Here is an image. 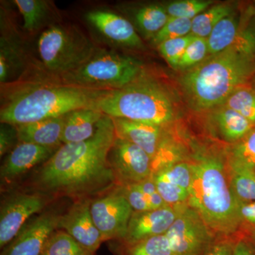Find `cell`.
<instances>
[{
    "label": "cell",
    "instance_id": "1",
    "mask_svg": "<svg viewBox=\"0 0 255 255\" xmlns=\"http://www.w3.org/2000/svg\"><path fill=\"white\" fill-rule=\"evenodd\" d=\"M116 137L113 119L105 114L91 138L63 144L47 161L38 174L40 187L53 194L76 195L112 184L115 177L109 154Z\"/></svg>",
    "mask_w": 255,
    "mask_h": 255
},
{
    "label": "cell",
    "instance_id": "2",
    "mask_svg": "<svg viewBox=\"0 0 255 255\" xmlns=\"http://www.w3.org/2000/svg\"><path fill=\"white\" fill-rule=\"evenodd\" d=\"M255 77V33L244 31L231 48L188 69L180 84L192 107L206 110L224 103L235 92L251 85Z\"/></svg>",
    "mask_w": 255,
    "mask_h": 255
},
{
    "label": "cell",
    "instance_id": "3",
    "mask_svg": "<svg viewBox=\"0 0 255 255\" xmlns=\"http://www.w3.org/2000/svg\"><path fill=\"white\" fill-rule=\"evenodd\" d=\"M188 162L192 172L188 205L214 234L228 236L236 232L242 223L241 202L231 187L228 165L219 157L207 155Z\"/></svg>",
    "mask_w": 255,
    "mask_h": 255
},
{
    "label": "cell",
    "instance_id": "4",
    "mask_svg": "<svg viewBox=\"0 0 255 255\" xmlns=\"http://www.w3.org/2000/svg\"><path fill=\"white\" fill-rule=\"evenodd\" d=\"M110 91L64 84L31 86L18 92L1 108L0 120L18 126L64 117L80 109L98 110L99 101Z\"/></svg>",
    "mask_w": 255,
    "mask_h": 255
},
{
    "label": "cell",
    "instance_id": "5",
    "mask_svg": "<svg viewBox=\"0 0 255 255\" xmlns=\"http://www.w3.org/2000/svg\"><path fill=\"white\" fill-rule=\"evenodd\" d=\"M98 110L112 118L161 127L168 125L176 117L175 107L168 92L158 82L144 77L106 94L99 101Z\"/></svg>",
    "mask_w": 255,
    "mask_h": 255
},
{
    "label": "cell",
    "instance_id": "6",
    "mask_svg": "<svg viewBox=\"0 0 255 255\" xmlns=\"http://www.w3.org/2000/svg\"><path fill=\"white\" fill-rule=\"evenodd\" d=\"M142 66L132 57L97 48L81 67L60 78L64 85L92 90H118L140 77Z\"/></svg>",
    "mask_w": 255,
    "mask_h": 255
},
{
    "label": "cell",
    "instance_id": "7",
    "mask_svg": "<svg viewBox=\"0 0 255 255\" xmlns=\"http://www.w3.org/2000/svg\"><path fill=\"white\" fill-rule=\"evenodd\" d=\"M97 49L91 40L73 25L50 26L42 32L38 41L42 63L59 77L81 67Z\"/></svg>",
    "mask_w": 255,
    "mask_h": 255
},
{
    "label": "cell",
    "instance_id": "8",
    "mask_svg": "<svg viewBox=\"0 0 255 255\" xmlns=\"http://www.w3.org/2000/svg\"><path fill=\"white\" fill-rule=\"evenodd\" d=\"M165 235L174 255H202L211 246L214 234L195 210L186 204Z\"/></svg>",
    "mask_w": 255,
    "mask_h": 255
},
{
    "label": "cell",
    "instance_id": "9",
    "mask_svg": "<svg viewBox=\"0 0 255 255\" xmlns=\"http://www.w3.org/2000/svg\"><path fill=\"white\" fill-rule=\"evenodd\" d=\"M90 211L104 241L124 239L134 211L119 189L91 201Z\"/></svg>",
    "mask_w": 255,
    "mask_h": 255
},
{
    "label": "cell",
    "instance_id": "10",
    "mask_svg": "<svg viewBox=\"0 0 255 255\" xmlns=\"http://www.w3.org/2000/svg\"><path fill=\"white\" fill-rule=\"evenodd\" d=\"M109 162L115 180L122 186L136 184L152 177V161L138 146L116 137L110 154Z\"/></svg>",
    "mask_w": 255,
    "mask_h": 255
},
{
    "label": "cell",
    "instance_id": "11",
    "mask_svg": "<svg viewBox=\"0 0 255 255\" xmlns=\"http://www.w3.org/2000/svg\"><path fill=\"white\" fill-rule=\"evenodd\" d=\"M46 199L38 194H20L9 198L0 212V247L7 246L31 216L46 206Z\"/></svg>",
    "mask_w": 255,
    "mask_h": 255
},
{
    "label": "cell",
    "instance_id": "12",
    "mask_svg": "<svg viewBox=\"0 0 255 255\" xmlns=\"http://www.w3.org/2000/svg\"><path fill=\"white\" fill-rule=\"evenodd\" d=\"M59 215L44 213L23 226L1 255H41L50 235L58 229Z\"/></svg>",
    "mask_w": 255,
    "mask_h": 255
},
{
    "label": "cell",
    "instance_id": "13",
    "mask_svg": "<svg viewBox=\"0 0 255 255\" xmlns=\"http://www.w3.org/2000/svg\"><path fill=\"white\" fill-rule=\"evenodd\" d=\"M90 206V200L74 204L65 214L60 216L58 228L68 233L85 249L95 255L105 241L92 219Z\"/></svg>",
    "mask_w": 255,
    "mask_h": 255
},
{
    "label": "cell",
    "instance_id": "14",
    "mask_svg": "<svg viewBox=\"0 0 255 255\" xmlns=\"http://www.w3.org/2000/svg\"><path fill=\"white\" fill-rule=\"evenodd\" d=\"M183 206H167L142 212L134 211L124 239L128 248L146 238L165 234L175 221Z\"/></svg>",
    "mask_w": 255,
    "mask_h": 255
},
{
    "label": "cell",
    "instance_id": "15",
    "mask_svg": "<svg viewBox=\"0 0 255 255\" xmlns=\"http://www.w3.org/2000/svg\"><path fill=\"white\" fill-rule=\"evenodd\" d=\"M86 18L107 39L121 46L143 49L144 44L132 24L127 18L107 10L89 11Z\"/></svg>",
    "mask_w": 255,
    "mask_h": 255
},
{
    "label": "cell",
    "instance_id": "16",
    "mask_svg": "<svg viewBox=\"0 0 255 255\" xmlns=\"http://www.w3.org/2000/svg\"><path fill=\"white\" fill-rule=\"evenodd\" d=\"M57 150V147L19 142L5 158L0 171L1 179L9 181L18 177L36 164L48 161Z\"/></svg>",
    "mask_w": 255,
    "mask_h": 255
},
{
    "label": "cell",
    "instance_id": "17",
    "mask_svg": "<svg viewBox=\"0 0 255 255\" xmlns=\"http://www.w3.org/2000/svg\"><path fill=\"white\" fill-rule=\"evenodd\" d=\"M112 119L117 137L138 146L153 160L163 141L162 127L125 119Z\"/></svg>",
    "mask_w": 255,
    "mask_h": 255
},
{
    "label": "cell",
    "instance_id": "18",
    "mask_svg": "<svg viewBox=\"0 0 255 255\" xmlns=\"http://www.w3.org/2000/svg\"><path fill=\"white\" fill-rule=\"evenodd\" d=\"M65 116L15 126L18 141L43 147H58L62 142Z\"/></svg>",
    "mask_w": 255,
    "mask_h": 255
},
{
    "label": "cell",
    "instance_id": "19",
    "mask_svg": "<svg viewBox=\"0 0 255 255\" xmlns=\"http://www.w3.org/2000/svg\"><path fill=\"white\" fill-rule=\"evenodd\" d=\"M105 114L97 109H80L65 116L62 134L63 144L86 141L95 135L97 126Z\"/></svg>",
    "mask_w": 255,
    "mask_h": 255
},
{
    "label": "cell",
    "instance_id": "20",
    "mask_svg": "<svg viewBox=\"0 0 255 255\" xmlns=\"http://www.w3.org/2000/svg\"><path fill=\"white\" fill-rule=\"evenodd\" d=\"M14 4L22 15L23 28L33 33L45 26L55 25L57 16L54 6L46 0H15Z\"/></svg>",
    "mask_w": 255,
    "mask_h": 255
},
{
    "label": "cell",
    "instance_id": "21",
    "mask_svg": "<svg viewBox=\"0 0 255 255\" xmlns=\"http://www.w3.org/2000/svg\"><path fill=\"white\" fill-rule=\"evenodd\" d=\"M23 49L14 37L4 34L0 38V82L16 76L23 67Z\"/></svg>",
    "mask_w": 255,
    "mask_h": 255
},
{
    "label": "cell",
    "instance_id": "22",
    "mask_svg": "<svg viewBox=\"0 0 255 255\" xmlns=\"http://www.w3.org/2000/svg\"><path fill=\"white\" fill-rule=\"evenodd\" d=\"M216 119L221 133L229 141H241L255 127L254 124L227 107L217 112Z\"/></svg>",
    "mask_w": 255,
    "mask_h": 255
},
{
    "label": "cell",
    "instance_id": "23",
    "mask_svg": "<svg viewBox=\"0 0 255 255\" xmlns=\"http://www.w3.org/2000/svg\"><path fill=\"white\" fill-rule=\"evenodd\" d=\"M239 26L234 16H226L212 30L207 40L209 55L221 53L234 45L240 36Z\"/></svg>",
    "mask_w": 255,
    "mask_h": 255
},
{
    "label": "cell",
    "instance_id": "24",
    "mask_svg": "<svg viewBox=\"0 0 255 255\" xmlns=\"http://www.w3.org/2000/svg\"><path fill=\"white\" fill-rule=\"evenodd\" d=\"M230 182L235 195L242 203L255 201V170L229 161Z\"/></svg>",
    "mask_w": 255,
    "mask_h": 255
},
{
    "label": "cell",
    "instance_id": "25",
    "mask_svg": "<svg viewBox=\"0 0 255 255\" xmlns=\"http://www.w3.org/2000/svg\"><path fill=\"white\" fill-rule=\"evenodd\" d=\"M169 16L165 7L158 4L141 6L135 11L134 19L142 34L153 38L167 22Z\"/></svg>",
    "mask_w": 255,
    "mask_h": 255
},
{
    "label": "cell",
    "instance_id": "26",
    "mask_svg": "<svg viewBox=\"0 0 255 255\" xmlns=\"http://www.w3.org/2000/svg\"><path fill=\"white\" fill-rule=\"evenodd\" d=\"M41 255H94L68 233L54 231L46 241Z\"/></svg>",
    "mask_w": 255,
    "mask_h": 255
},
{
    "label": "cell",
    "instance_id": "27",
    "mask_svg": "<svg viewBox=\"0 0 255 255\" xmlns=\"http://www.w3.org/2000/svg\"><path fill=\"white\" fill-rule=\"evenodd\" d=\"M231 7L228 4H220L203 11L192 19L191 33L194 36L207 38L215 26L229 16Z\"/></svg>",
    "mask_w": 255,
    "mask_h": 255
},
{
    "label": "cell",
    "instance_id": "28",
    "mask_svg": "<svg viewBox=\"0 0 255 255\" xmlns=\"http://www.w3.org/2000/svg\"><path fill=\"white\" fill-rule=\"evenodd\" d=\"M226 107L236 111L255 125V92L251 85L239 89L230 96Z\"/></svg>",
    "mask_w": 255,
    "mask_h": 255
},
{
    "label": "cell",
    "instance_id": "29",
    "mask_svg": "<svg viewBox=\"0 0 255 255\" xmlns=\"http://www.w3.org/2000/svg\"><path fill=\"white\" fill-rule=\"evenodd\" d=\"M128 249L127 255H174L165 234L146 238Z\"/></svg>",
    "mask_w": 255,
    "mask_h": 255
},
{
    "label": "cell",
    "instance_id": "30",
    "mask_svg": "<svg viewBox=\"0 0 255 255\" xmlns=\"http://www.w3.org/2000/svg\"><path fill=\"white\" fill-rule=\"evenodd\" d=\"M154 175L158 176L172 184L185 189L189 193L192 182V172L188 161H181L171 164L160 169L152 176Z\"/></svg>",
    "mask_w": 255,
    "mask_h": 255
},
{
    "label": "cell",
    "instance_id": "31",
    "mask_svg": "<svg viewBox=\"0 0 255 255\" xmlns=\"http://www.w3.org/2000/svg\"><path fill=\"white\" fill-rule=\"evenodd\" d=\"M230 161L255 170V127L233 149Z\"/></svg>",
    "mask_w": 255,
    "mask_h": 255
},
{
    "label": "cell",
    "instance_id": "32",
    "mask_svg": "<svg viewBox=\"0 0 255 255\" xmlns=\"http://www.w3.org/2000/svg\"><path fill=\"white\" fill-rule=\"evenodd\" d=\"M213 4L212 1L183 0L174 1L166 6L169 17L184 18L192 20Z\"/></svg>",
    "mask_w": 255,
    "mask_h": 255
},
{
    "label": "cell",
    "instance_id": "33",
    "mask_svg": "<svg viewBox=\"0 0 255 255\" xmlns=\"http://www.w3.org/2000/svg\"><path fill=\"white\" fill-rule=\"evenodd\" d=\"M152 177L155 180L157 191L167 205L176 207L188 204L189 191L172 184L158 176L154 175Z\"/></svg>",
    "mask_w": 255,
    "mask_h": 255
},
{
    "label": "cell",
    "instance_id": "34",
    "mask_svg": "<svg viewBox=\"0 0 255 255\" xmlns=\"http://www.w3.org/2000/svg\"><path fill=\"white\" fill-rule=\"evenodd\" d=\"M192 20L189 18L169 17L168 21L152 38L154 43L157 44L174 38H181L190 34Z\"/></svg>",
    "mask_w": 255,
    "mask_h": 255
},
{
    "label": "cell",
    "instance_id": "35",
    "mask_svg": "<svg viewBox=\"0 0 255 255\" xmlns=\"http://www.w3.org/2000/svg\"><path fill=\"white\" fill-rule=\"evenodd\" d=\"M194 35L190 34L181 38L169 39L158 45V50L164 59L169 65L177 68V64L181 59L187 46L194 38Z\"/></svg>",
    "mask_w": 255,
    "mask_h": 255
},
{
    "label": "cell",
    "instance_id": "36",
    "mask_svg": "<svg viewBox=\"0 0 255 255\" xmlns=\"http://www.w3.org/2000/svg\"><path fill=\"white\" fill-rule=\"evenodd\" d=\"M209 55L206 38L194 37L177 64V68L190 69L201 63Z\"/></svg>",
    "mask_w": 255,
    "mask_h": 255
},
{
    "label": "cell",
    "instance_id": "37",
    "mask_svg": "<svg viewBox=\"0 0 255 255\" xmlns=\"http://www.w3.org/2000/svg\"><path fill=\"white\" fill-rule=\"evenodd\" d=\"M119 190L125 196L133 211L142 212L153 210L149 204L147 196L135 184L122 186Z\"/></svg>",
    "mask_w": 255,
    "mask_h": 255
},
{
    "label": "cell",
    "instance_id": "38",
    "mask_svg": "<svg viewBox=\"0 0 255 255\" xmlns=\"http://www.w3.org/2000/svg\"><path fill=\"white\" fill-rule=\"evenodd\" d=\"M18 140L17 130L15 126L1 123L0 128V155H4L11 149H14L15 142Z\"/></svg>",
    "mask_w": 255,
    "mask_h": 255
},
{
    "label": "cell",
    "instance_id": "39",
    "mask_svg": "<svg viewBox=\"0 0 255 255\" xmlns=\"http://www.w3.org/2000/svg\"><path fill=\"white\" fill-rule=\"evenodd\" d=\"M233 246L229 242H219L211 245L203 255H233Z\"/></svg>",
    "mask_w": 255,
    "mask_h": 255
},
{
    "label": "cell",
    "instance_id": "40",
    "mask_svg": "<svg viewBox=\"0 0 255 255\" xmlns=\"http://www.w3.org/2000/svg\"><path fill=\"white\" fill-rule=\"evenodd\" d=\"M240 215L242 221H246L255 226V201L250 203L241 202L240 206Z\"/></svg>",
    "mask_w": 255,
    "mask_h": 255
},
{
    "label": "cell",
    "instance_id": "41",
    "mask_svg": "<svg viewBox=\"0 0 255 255\" xmlns=\"http://www.w3.org/2000/svg\"><path fill=\"white\" fill-rule=\"evenodd\" d=\"M134 184H135L147 197L157 191L153 177H151L148 178V179L142 181V182Z\"/></svg>",
    "mask_w": 255,
    "mask_h": 255
},
{
    "label": "cell",
    "instance_id": "42",
    "mask_svg": "<svg viewBox=\"0 0 255 255\" xmlns=\"http://www.w3.org/2000/svg\"><path fill=\"white\" fill-rule=\"evenodd\" d=\"M147 200L152 209H162V208L169 206L166 204L165 201L162 199V196L159 194L158 191L147 196Z\"/></svg>",
    "mask_w": 255,
    "mask_h": 255
},
{
    "label": "cell",
    "instance_id": "43",
    "mask_svg": "<svg viewBox=\"0 0 255 255\" xmlns=\"http://www.w3.org/2000/svg\"><path fill=\"white\" fill-rule=\"evenodd\" d=\"M233 255H255L254 252L245 241H238L233 246Z\"/></svg>",
    "mask_w": 255,
    "mask_h": 255
},
{
    "label": "cell",
    "instance_id": "44",
    "mask_svg": "<svg viewBox=\"0 0 255 255\" xmlns=\"http://www.w3.org/2000/svg\"><path fill=\"white\" fill-rule=\"evenodd\" d=\"M252 88L253 89V90L255 92V77L254 79H253V82H252L251 85Z\"/></svg>",
    "mask_w": 255,
    "mask_h": 255
}]
</instances>
